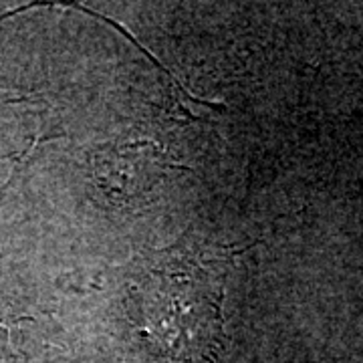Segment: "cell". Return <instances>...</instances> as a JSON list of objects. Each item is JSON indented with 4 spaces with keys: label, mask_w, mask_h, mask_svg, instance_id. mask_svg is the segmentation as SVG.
<instances>
[{
    "label": "cell",
    "mask_w": 363,
    "mask_h": 363,
    "mask_svg": "<svg viewBox=\"0 0 363 363\" xmlns=\"http://www.w3.org/2000/svg\"><path fill=\"white\" fill-rule=\"evenodd\" d=\"M222 274L216 262L169 250L131 291V321L164 363H216Z\"/></svg>",
    "instance_id": "obj_1"
},
{
    "label": "cell",
    "mask_w": 363,
    "mask_h": 363,
    "mask_svg": "<svg viewBox=\"0 0 363 363\" xmlns=\"http://www.w3.org/2000/svg\"><path fill=\"white\" fill-rule=\"evenodd\" d=\"M97 180L104 184L107 194L113 196L121 186V198H131L152 188V184L162 174L164 164L157 160L152 143H131L116 147L95 162Z\"/></svg>",
    "instance_id": "obj_2"
}]
</instances>
